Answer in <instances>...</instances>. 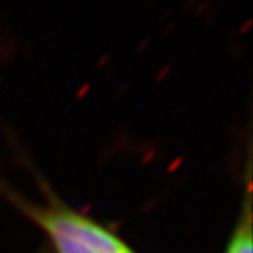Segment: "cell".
I'll list each match as a JSON object with an SVG mask.
<instances>
[{
	"label": "cell",
	"instance_id": "1",
	"mask_svg": "<svg viewBox=\"0 0 253 253\" xmlns=\"http://www.w3.org/2000/svg\"><path fill=\"white\" fill-rule=\"evenodd\" d=\"M31 215L47 233L57 253H133L115 233L64 206H34Z\"/></svg>",
	"mask_w": 253,
	"mask_h": 253
},
{
	"label": "cell",
	"instance_id": "2",
	"mask_svg": "<svg viewBox=\"0 0 253 253\" xmlns=\"http://www.w3.org/2000/svg\"><path fill=\"white\" fill-rule=\"evenodd\" d=\"M226 253H252V229L249 213L246 216V221L240 224L237 232L233 233Z\"/></svg>",
	"mask_w": 253,
	"mask_h": 253
}]
</instances>
